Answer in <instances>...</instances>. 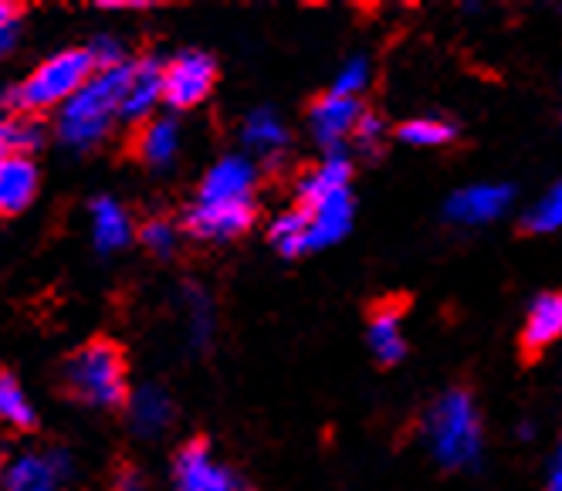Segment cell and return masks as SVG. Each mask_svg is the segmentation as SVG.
I'll use <instances>...</instances> for the list:
<instances>
[{
  "instance_id": "6da1fadb",
  "label": "cell",
  "mask_w": 562,
  "mask_h": 491,
  "mask_svg": "<svg viewBox=\"0 0 562 491\" xmlns=\"http://www.w3.org/2000/svg\"><path fill=\"white\" fill-rule=\"evenodd\" d=\"M255 183L258 170L248 156H224L207 170L187 211V227L200 241H231L245 234L255 221Z\"/></svg>"
},
{
  "instance_id": "7a4b0ae2",
  "label": "cell",
  "mask_w": 562,
  "mask_h": 491,
  "mask_svg": "<svg viewBox=\"0 0 562 491\" xmlns=\"http://www.w3.org/2000/svg\"><path fill=\"white\" fill-rule=\"evenodd\" d=\"M126 71H130V62L119 68L95 71L86 86L58 109V136L68 146L89 149L109 136V130L119 119V105H123Z\"/></svg>"
},
{
  "instance_id": "3957f363",
  "label": "cell",
  "mask_w": 562,
  "mask_h": 491,
  "mask_svg": "<svg viewBox=\"0 0 562 491\" xmlns=\"http://www.w3.org/2000/svg\"><path fill=\"white\" fill-rule=\"evenodd\" d=\"M427 444L437 465L468 468L481 455V417L464 390L440 397L427 414Z\"/></svg>"
},
{
  "instance_id": "277c9868",
  "label": "cell",
  "mask_w": 562,
  "mask_h": 491,
  "mask_svg": "<svg viewBox=\"0 0 562 491\" xmlns=\"http://www.w3.org/2000/svg\"><path fill=\"white\" fill-rule=\"evenodd\" d=\"M65 383L89 406H119L126 400V359L112 343L95 339L65 362Z\"/></svg>"
},
{
  "instance_id": "5b68a950",
  "label": "cell",
  "mask_w": 562,
  "mask_h": 491,
  "mask_svg": "<svg viewBox=\"0 0 562 491\" xmlns=\"http://www.w3.org/2000/svg\"><path fill=\"white\" fill-rule=\"evenodd\" d=\"M92 75H95V65H92L86 48L58 52L21 81V89L14 92V102L21 109H31V112L55 109V105L61 109Z\"/></svg>"
},
{
  "instance_id": "8992f818",
  "label": "cell",
  "mask_w": 562,
  "mask_h": 491,
  "mask_svg": "<svg viewBox=\"0 0 562 491\" xmlns=\"http://www.w3.org/2000/svg\"><path fill=\"white\" fill-rule=\"evenodd\" d=\"M217 81V65L204 52H180L159 68V89H164V102L173 109H193L200 105Z\"/></svg>"
},
{
  "instance_id": "52a82bcc",
  "label": "cell",
  "mask_w": 562,
  "mask_h": 491,
  "mask_svg": "<svg viewBox=\"0 0 562 491\" xmlns=\"http://www.w3.org/2000/svg\"><path fill=\"white\" fill-rule=\"evenodd\" d=\"M173 484L177 491H248L245 478L217 461L204 440H190L173 458Z\"/></svg>"
},
{
  "instance_id": "ba28073f",
  "label": "cell",
  "mask_w": 562,
  "mask_h": 491,
  "mask_svg": "<svg viewBox=\"0 0 562 491\" xmlns=\"http://www.w3.org/2000/svg\"><path fill=\"white\" fill-rule=\"evenodd\" d=\"M302 214V255L339 244L352 227V193H333L299 208Z\"/></svg>"
},
{
  "instance_id": "9c48e42d",
  "label": "cell",
  "mask_w": 562,
  "mask_h": 491,
  "mask_svg": "<svg viewBox=\"0 0 562 491\" xmlns=\"http://www.w3.org/2000/svg\"><path fill=\"white\" fill-rule=\"evenodd\" d=\"M68 478V458L61 451L21 455L8 471H0V491H58Z\"/></svg>"
},
{
  "instance_id": "30bf717a",
  "label": "cell",
  "mask_w": 562,
  "mask_h": 491,
  "mask_svg": "<svg viewBox=\"0 0 562 491\" xmlns=\"http://www.w3.org/2000/svg\"><path fill=\"white\" fill-rule=\"evenodd\" d=\"M512 187L505 183H474L458 190L448 200V214L451 221L464 224V227H477V224H488L495 217H502L512 208Z\"/></svg>"
},
{
  "instance_id": "8fae6325",
  "label": "cell",
  "mask_w": 562,
  "mask_h": 491,
  "mask_svg": "<svg viewBox=\"0 0 562 491\" xmlns=\"http://www.w3.org/2000/svg\"><path fill=\"white\" fill-rule=\"evenodd\" d=\"M159 65L156 58H143L133 62L126 71V89H123V105H119V115L123 119H149L153 109L164 102V89H159Z\"/></svg>"
},
{
  "instance_id": "7c38bea8",
  "label": "cell",
  "mask_w": 562,
  "mask_h": 491,
  "mask_svg": "<svg viewBox=\"0 0 562 491\" xmlns=\"http://www.w3.org/2000/svg\"><path fill=\"white\" fill-rule=\"evenodd\" d=\"M37 193V167L31 156H14L8 153L0 159V214L14 217L31 208Z\"/></svg>"
},
{
  "instance_id": "4fadbf2b",
  "label": "cell",
  "mask_w": 562,
  "mask_h": 491,
  "mask_svg": "<svg viewBox=\"0 0 562 491\" xmlns=\"http://www.w3.org/2000/svg\"><path fill=\"white\" fill-rule=\"evenodd\" d=\"M356 119H359V105L352 99L323 96L308 112V126L323 146H339L356 130Z\"/></svg>"
},
{
  "instance_id": "5bb4252c",
  "label": "cell",
  "mask_w": 562,
  "mask_h": 491,
  "mask_svg": "<svg viewBox=\"0 0 562 491\" xmlns=\"http://www.w3.org/2000/svg\"><path fill=\"white\" fill-rule=\"evenodd\" d=\"M370 349L380 362L393 366L407 353V336H404V312L400 305H383L370 319Z\"/></svg>"
},
{
  "instance_id": "9a60e30c",
  "label": "cell",
  "mask_w": 562,
  "mask_h": 491,
  "mask_svg": "<svg viewBox=\"0 0 562 491\" xmlns=\"http://www.w3.org/2000/svg\"><path fill=\"white\" fill-rule=\"evenodd\" d=\"M562 333V299L559 295H539L529 305L526 325H521V346L529 353H539L546 346H552Z\"/></svg>"
},
{
  "instance_id": "2e32d148",
  "label": "cell",
  "mask_w": 562,
  "mask_h": 491,
  "mask_svg": "<svg viewBox=\"0 0 562 491\" xmlns=\"http://www.w3.org/2000/svg\"><path fill=\"white\" fill-rule=\"evenodd\" d=\"M92 237L99 252H119L133 241V221L123 211V203L112 197H99L92 203Z\"/></svg>"
},
{
  "instance_id": "e0dca14e",
  "label": "cell",
  "mask_w": 562,
  "mask_h": 491,
  "mask_svg": "<svg viewBox=\"0 0 562 491\" xmlns=\"http://www.w3.org/2000/svg\"><path fill=\"white\" fill-rule=\"evenodd\" d=\"M130 417L139 437H159L173 424V400L159 387H143L130 403Z\"/></svg>"
},
{
  "instance_id": "ac0fdd59",
  "label": "cell",
  "mask_w": 562,
  "mask_h": 491,
  "mask_svg": "<svg viewBox=\"0 0 562 491\" xmlns=\"http://www.w3.org/2000/svg\"><path fill=\"white\" fill-rule=\"evenodd\" d=\"M136 153L146 167H170L180 153V126L177 119H149L139 140H136Z\"/></svg>"
},
{
  "instance_id": "d6986e66",
  "label": "cell",
  "mask_w": 562,
  "mask_h": 491,
  "mask_svg": "<svg viewBox=\"0 0 562 491\" xmlns=\"http://www.w3.org/2000/svg\"><path fill=\"white\" fill-rule=\"evenodd\" d=\"M349 180H352L349 156L333 153V156H326L323 163H318L312 174H305V180L299 183V197H302V203H312V200H323V197H333V193H346Z\"/></svg>"
},
{
  "instance_id": "ffe728a7",
  "label": "cell",
  "mask_w": 562,
  "mask_h": 491,
  "mask_svg": "<svg viewBox=\"0 0 562 491\" xmlns=\"http://www.w3.org/2000/svg\"><path fill=\"white\" fill-rule=\"evenodd\" d=\"M245 146L258 156H278L281 149L289 146V130L285 122H281L271 109H258L248 115L245 122Z\"/></svg>"
},
{
  "instance_id": "44dd1931",
  "label": "cell",
  "mask_w": 562,
  "mask_h": 491,
  "mask_svg": "<svg viewBox=\"0 0 562 491\" xmlns=\"http://www.w3.org/2000/svg\"><path fill=\"white\" fill-rule=\"evenodd\" d=\"M0 421L18 431L34 427V406H31L24 387L11 373H0Z\"/></svg>"
},
{
  "instance_id": "7402d4cb",
  "label": "cell",
  "mask_w": 562,
  "mask_h": 491,
  "mask_svg": "<svg viewBox=\"0 0 562 491\" xmlns=\"http://www.w3.org/2000/svg\"><path fill=\"white\" fill-rule=\"evenodd\" d=\"M45 130L34 119H0V149H14V156H27L34 146H42Z\"/></svg>"
},
{
  "instance_id": "603a6c76",
  "label": "cell",
  "mask_w": 562,
  "mask_h": 491,
  "mask_svg": "<svg viewBox=\"0 0 562 491\" xmlns=\"http://www.w3.org/2000/svg\"><path fill=\"white\" fill-rule=\"evenodd\" d=\"M400 140H404L407 146H417V149L445 146L454 140V126L445 119H411L400 126Z\"/></svg>"
},
{
  "instance_id": "cb8c5ba5",
  "label": "cell",
  "mask_w": 562,
  "mask_h": 491,
  "mask_svg": "<svg viewBox=\"0 0 562 491\" xmlns=\"http://www.w3.org/2000/svg\"><path fill=\"white\" fill-rule=\"evenodd\" d=\"M562 224V190L552 187L539 197V203H532V211L526 214V227L532 234H552Z\"/></svg>"
},
{
  "instance_id": "d4e9b609",
  "label": "cell",
  "mask_w": 562,
  "mask_h": 491,
  "mask_svg": "<svg viewBox=\"0 0 562 491\" xmlns=\"http://www.w3.org/2000/svg\"><path fill=\"white\" fill-rule=\"evenodd\" d=\"M367 86H370V62L367 58H349L339 68L329 96H339V99H352L356 102V96H363Z\"/></svg>"
},
{
  "instance_id": "484cf974",
  "label": "cell",
  "mask_w": 562,
  "mask_h": 491,
  "mask_svg": "<svg viewBox=\"0 0 562 491\" xmlns=\"http://www.w3.org/2000/svg\"><path fill=\"white\" fill-rule=\"evenodd\" d=\"M139 237H143L146 248H149L153 255H159V258H167V255L177 248V231H173V224H167V221H149V224H143Z\"/></svg>"
},
{
  "instance_id": "4316f807",
  "label": "cell",
  "mask_w": 562,
  "mask_h": 491,
  "mask_svg": "<svg viewBox=\"0 0 562 491\" xmlns=\"http://www.w3.org/2000/svg\"><path fill=\"white\" fill-rule=\"evenodd\" d=\"M95 71H105V68H119V65H126V52L123 45H119L115 37H95L92 41V48H86Z\"/></svg>"
},
{
  "instance_id": "83f0119b",
  "label": "cell",
  "mask_w": 562,
  "mask_h": 491,
  "mask_svg": "<svg viewBox=\"0 0 562 491\" xmlns=\"http://www.w3.org/2000/svg\"><path fill=\"white\" fill-rule=\"evenodd\" d=\"M18 11L11 4H4L0 0V58H4L11 48H14V41H18Z\"/></svg>"
},
{
  "instance_id": "f1b7e54d",
  "label": "cell",
  "mask_w": 562,
  "mask_h": 491,
  "mask_svg": "<svg viewBox=\"0 0 562 491\" xmlns=\"http://www.w3.org/2000/svg\"><path fill=\"white\" fill-rule=\"evenodd\" d=\"M356 140L363 143V146H376L380 143V136H383V122H380V115H367V112H359V119H356Z\"/></svg>"
},
{
  "instance_id": "f546056e",
  "label": "cell",
  "mask_w": 562,
  "mask_h": 491,
  "mask_svg": "<svg viewBox=\"0 0 562 491\" xmlns=\"http://www.w3.org/2000/svg\"><path fill=\"white\" fill-rule=\"evenodd\" d=\"M190 299H193V309H190V312H193V315H190V319H193V339H196V343H204L207 333H211V305H207V299H200L196 292H193Z\"/></svg>"
},
{
  "instance_id": "4dcf8cb0",
  "label": "cell",
  "mask_w": 562,
  "mask_h": 491,
  "mask_svg": "<svg viewBox=\"0 0 562 491\" xmlns=\"http://www.w3.org/2000/svg\"><path fill=\"white\" fill-rule=\"evenodd\" d=\"M115 491H146V484H143V478L136 471H119Z\"/></svg>"
},
{
  "instance_id": "1f68e13d",
  "label": "cell",
  "mask_w": 562,
  "mask_h": 491,
  "mask_svg": "<svg viewBox=\"0 0 562 491\" xmlns=\"http://www.w3.org/2000/svg\"><path fill=\"white\" fill-rule=\"evenodd\" d=\"M549 491H562V468H559V455L549 465Z\"/></svg>"
},
{
  "instance_id": "d6a6232c",
  "label": "cell",
  "mask_w": 562,
  "mask_h": 491,
  "mask_svg": "<svg viewBox=\"0 0 562 491\" xmlns=\"http://www.w3.org/2000/svg\"><path fill=\"white\" fill-rule=\"evenodd\" d=\"M4 156H8V153H4V149H0V159H4Z\"/></svg>"
}]
</instances>
